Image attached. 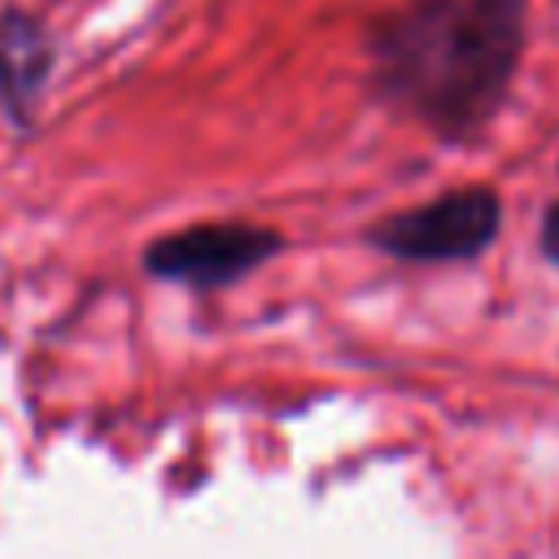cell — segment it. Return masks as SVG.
<instances>
[{
	"label": "cell",
	"mask_w": 559,
	"mask_h": 559,
	"mask_svg": "<svg viewBox=\"0 0 559 559\" xmlns=\"http://www.w3.org/2000/svg\"><path fill=\"white\" fill-rule=\"evenodd\" d=\"M48 39L44 31L22 17V13H9L4 26H0V96L9 105L13 118H26L39 87H44V74H48Z\"/></svg>",
	"instance_id": "cell-4"
},
{
	"label": "cell",
	"mask_w": 559,
	"mask_h": 559,
	"mask_svg": "<svg viewBox=\"0 0 559 559\" xmlns=\"http://www.w3.org/2000/svg\"><path fill=\"white\" fill-rule=\"evenodd\" d=\"M498 197L489 188H459L445 192L419 210L393 214L376 227V245L393 258L411 262H445V258H472L498 236Z\"/></svg>",
	"instance_id": "cell-2"
},
{
	"label": "cell",
	"mask_w": 559,
	"mask_h": 559,
	"mask_svg": "<svg viewBox=\"0 0 559 559\" xmlns=\"http://www.w3.org/2000/svg\"><path fill=\"white\" fill-rule=\"evenodd\" d=\"M542 249L550 262H559V205H550V214L542 223Z\"/></svg>",
	"instance_id": "cell-5"
},
{
	"label": "cell",
	"mask_w": 559,
	"mask_h": 559,
	"mask_svg": "<svg viewBox=\"0 0 559 559\" xmlns=\"http://www.w3.org/2000/svg\"><path fill=\"white\" fill-rule=\"evenodd\" d=\"M280 249V236L253 223H201L148 245L144 266L162 280L183 284H227L262 266Z\"/></svg>",
	"instance_id": "cell-3"
},
{
	"label": "cell",
	"mask_w": 559,
	"mask_h": 559,
	"mask_svg": "<svg viewBox=\"0 0 559 559\" xmlns=\"http://www.w3.org/2000/svg\"><path fill=\"white\" fill-rule=\"evenodd\" d=\"M528 0H406L371 39L376 83L441 135H467L498 109L524 48Z\"/></svg>",
	"instance_id": "cell-1"
}]
</instances>
